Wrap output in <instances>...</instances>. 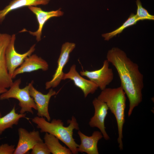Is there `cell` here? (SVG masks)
<instances>
[{
	"label": "cell",
	"instance_id": "1",
	"mask_svg": "<svg viewBox=\"0 0 154 154\" xmlns=\"http://www.w3.org/2000/svg\"><path fill=\"white\" fill-rule=\"evenodd\" d=\"M106 58L116 68L120 80V86L128 99V115L129 117L134 108L142 101L143 75L140 71L138 65L117 47H113L109 50Z\"/></svg>",
	"mask_w": 154,
	"mask_h": 154
},
{
	"label": "cell",
	"instance_id": "2",
	"mask_svg": "<svg viewBox=\"0 0 154 154\" xmlns=\"http://www.w3.org/2000/svg\"><path fill=\"white\" fill-rule=\"evenodd\" d=\"M32 121L37 125L41 132H46L54 135L65 144L72 153H78L79 145L76 142L73 136V130H79L78 124L75 117L72 116L71 120L67 121L69 124L67 127L64 126L63 122L60 119H53L49 122L43 117L37 116L33 118Z\"/></svg>",
	"mask_w": 154,
	"mask_h": 154
},
{
	"label": "cell",
	"instance_id": "3",
	"mask_svg": "<svg viewBox=\"0 0 154 154\" xmlns=\"http://www.w3.org/2000/svg\"><path fill=\"white\" fill-rule=\"evenodd\" d=\"M125 94L120 86L114 88H106L102 90L97 98L105 103L109 109L114 114L117 125L119 147L123 149L122 142L123 127L125 122V112L126 108V97Z\"/></svg>",
	"mask_w": 154,
	"mask_h": 154
},
{
	"label": "cell",
	"instance_id": "4",
	"mask_svg": "<svg viewBox=\"0 0 154 154\" xmlns=\"http://www.w3.org/2000/svg\"><path fill=\"white\" fill-rule=\"evenodd\" d=\"M21 82L20 78L13 82L10 89L1 94L0 100H3L10 98H14L19 101V105L21 108L20 113L23 114L26 112L33 114V109L37 110V108L33 98L29 94V88L31 82L23 88H20Z\"/></svg>",
	"mask_w": 154,
	"mask_h": 154
},
{
	"label": "cell",
	"instance_id": "5",
	"mask_svg": "<svg viewBox=\"0 0 154 154\" xmlns=\"http://www.w3.org/2000/svg\"><path fill=\"white\" fill-rule=\"evenodd\" d=\"M16 35L13 34L5 51L6 61L8 73L12 77L15 70L23 62L25 59L31 55L35 50V44L33 45L29 49L23 54L18 53L15 48Z\"/></svg>",
	"mask_w": 154,
	"mask_h": 154
},
{
	"label": "cell",
	"instance_id": "6",
	"mask_svg": "<svg viewBox=\"0 0 154 154\" xmlns=\"http://www.w3.org/2000/svg\"><path fill=\"white\" fill-rule=\"evenodd\" d=\"M109 63L107 59L105 60L100 69L91 71H81L80 72V75L87 77L102 90L105 89L114 79L113 71L112 68L109 67Z\"/></svg>",
	"mask_w": 154,
	"mask_h": 154
},
{
	"label": "cell",
	"instance_id": "7",
	"mask_svg": "<svg viewBox=\"0 0 154 154\" xmlns=\"http://www.w3.org/2000/svg\"><path fill=\"white\" fill-rule=\"evenodd\" d=\"M76 46L75 43L67 42L62 45L61 52L57 61V66L51 80L47 82L45 84V88L48 89L57 87L62 80L64 74V67L68 62L71 52Z\"/></svg>",
	"mask_w": 154,
	"mask_h": 154
},
{
	"label": "cell",
	"instance_id": "8",
	"mask_svg": "<svg viewBox=\"0 0 154 154\" xmlns=\"http://www.w3.org/2000/svg\"><path fill=\"white\" fill-rule=\"evenodd\" d=\"M11 37L7 33H0V89L10 88L13 82L8 73L5 57L6 50Z\"/></svg>",
	"mask_w": 154,
	"mask_h": 154
},
{
	"label": "cell",
	"instance_id": "9",
	"mask_svg": "<svg viewBox=\"0 0 154 154\" xmlns=\"http://www.w3.org/2000/svg\"><path fill=\"white\" fill-rule=\"evenodd\" d=\"M34 82H31L29 94L33 98L36 104L37 111V115L40 117H44L47 121H50L51 118L48 112V105L51 97L56 94V91L52 88L46 94H44L37 90L33 86Z\"/></svg>",
	"mask_w": 154,
	"mask_h": 154
},
{
	"label": "cell",
	"instance_id": "10",
	"mask_svg": "<svg viewBox=\"0 0 154 154\" xmlns=\"http://www.w3.org/2000/svg\"><path fill=\"white\" fill-rule=\"evenodd\" d=\"M19 140L13 154H25L31 150L37 143L42 141L39 132L33 130L29 131L25 129H18Z\"/></svg>",
	"mask_w": 154,
	"mask_h": 154
},
{
	"label": "cell",
	"instance_id": "11",
	"mask_svg": "<svg viewBox=\"0 0 154 154\" xmlns=\"http://www.w3.org/2000/svg\"><path fill=\"white\" fill-rule=\"evenodd\" d=\"M92 104L94 108V113L90 118L89 124L92 127L98 128L104 139L108 140L110 138L106 131L105 120L109 108L105 103L97 98H95L93 100Z\"/></svg>",
	"mask_w": 154,
	"mask_h": 154
},
{
	"label": "cell",
	"instance_id": "12",
	"mask_svg": "<svg viewBox=\"0 0 154 154\" xmlns=\"http://www.w3.org/2000/svg\"><path fill=\"white\" fill-rule=\"evenodd\" d=\"M67 79L73 82L75 85L82 90L85 98L90 94H94L98 88L96 84L89 80L82 77L77 71L75 64L71 66L67 73H64L62 80Z\"/></svg>",
	"mask_w": 154,
	"mask_h": 154
},
{
	"label": "cell",
	"instance_id": "13",
	"mask_svg": "<svg viewBox=\"0 0 154 154\" xmlns=\"http://www.w3.org/2000/svg\"><path fill=\"white\" fill-rule=\"evenodd\" d=\"M29 9L36 16L38 24V28L35 31H28L30 34L36 37L37 41L41 40V36L43 27L45 23L50 19L60 17L63 15L64 12L61 9L55 11H45L40 8L34 6L28 7Z\"/></svg>",
	"mask_w": 154,
	"mask_h": 154
},
{
	"label": "cell",
	"instance_id": "14",
	"mask_svg": "<svg viewBox=\"0 0 154 154\" xmlns=\"http://www.w3.org/2000/svg\"><path fill=\"white\" fill-rule=\"evenodd\" d=\"M47 62L38 56L36 54H33L25 58L20 66L14 71L12 76L13 79L19 74L30 72L40 69L46 71L48 69Z\"/></svg>",
	"mask_w": 154,
	"mask_h": 154
},
{
	"label": "cell",
	"instance_id": "15",
	"mask_svg": "<svg viewBox=\"0 0 154 154\" xmlns=\"http://www.w3.org/2000/svg\"><path fill=\"white\" fill-rule=\"evenodd\" d=\"M81 143L78 147V151L88 154H98V143L103 137L100 131H95L91 136H87L79 130L78 133Z\"/></svg>",
	"mask_w": 154,
	"mask_h": 154
},
{
	"label": "cell",
	"instance_id": "16",
	"mask_svg": "<svg viewBox=\"0 0 154 154\" xmlns=\"http://www.w3.org/2000/svg\"><path fill=\"white\" fill-rule=\"evenodd\" d=\"M50 0H13L3 9L0 10V23H2L6 15L11 11L25 7L38 5H46Z\"/></svg>",
	"mask_w": 154,
	"mask_h": 154
},
{
	"label": "cell",
	"instance_id": "17",
	"mask_svg": "<svg viewBox=\"0 0 154 154\" xmlns=\"http://www.w3.org/2000/svg\"><path fill=\"white\" fill-rule=\"evenodd\" d=\"M25 113L18 114L16 112L15 105L11 111L3 117H0V135L5 129L12 128L14 125L18 124L21 118L26 117Z\"/></svg>",
	"mask_w": 154,
	"mask_h": 154
},
{
	"label": "cell",
	"instance_id": "18",
	"mask_svg": "<svg viewBox=\"0 0 154 154\" xmlns=\"http://www.w3.org/2000/svg\"><path fill=\"white\" fill-rule=\"evenodd\" d=\"M44 139L50 153L53 154H71L72 152L69 148L62 146L59 139L54 135L45 133Z\"/></svg>",
	"mask_w": 154,
	"mask_h": 154
},
{
	"label": "cell",
	"instance_id": "19",
	"mask_svg": "<svg viewBox=\"0 0 154 154\" xmlns=\"http://www.w3.org/2000/svg\"><path fill=\"white\" fill-rule=\"evenodd\" d=\"M139 21L136 15L131 13L121 26L111 32L103 34L102 36L105 40L108 41L121 33L126 28L135 24Z\"/></svg>",
	"mask_w": 154,
	"mask_h": 154
},
{
	"label": "cell",
	"instance_id": "20",
	"mask_svg": "<svg viewBox=\"0 0 154 154\" xmlns=\"http://www.w3.org/2000/svg\"><path fill=\"white\" fill-rule=\"evenodd\" d=\"M136 2L137 9L135 15L139 21L154 20V16L150 14L147 10L142 6L140 0H136Z\"/></svg>",
	"mask_w": 154,
	"mask_h": 154
},
{
	"label": "cell",
	"instance_id": "21",
	"mask_svg": "<svg viewBox=\"0 0 154 154\" xmlns=\"http://www.w3.org/2000/svg\"><path fill=\"white\" fill-rule=\"evenodd\" d=\"M31 154H50L51 153L47 145L43 141L37 143L31 149Z\"/></svg>",
	"mask_w": 154,
	"mask_h": 154
},
{
	"label": "cell",
	"instance_id": "22",
	"mask_svg": "<svg viewBox=\"0 0 154 154\" xmlns=\"http://www.w3.org/2000/svg\"><path fill=\"white\" fill-rule=\"evenodd\" d=\"M15 149L14 145L2 144L0 145V154H13Z\"/></svg>",
	"mask_w": 154,
	"mask_h": 154
},
{
	"label": "cell",
	"instance_id": "23",
	"mask_svg": "<svg viewBox=\"0 0 154 154\" xmlns=\"http://www.w3.org/2000/svg\"><path fill=\"white\" fill-rule=\"evenodd\" d=\"M7 90V89H0V94H1L5 92H6ZM2 116V114L1 112H0V117Z\"/></svg>",
	"mask_w": 154,
	"mask_h": 154
},
{
	"label": "cell",
	"instance_id": "24",
	"mask_svg": "<svg viewBox=\"0 0 154 154\" xmlns=\"http://www.w3.org/2000/svg\"><path fill=\"white\" fill-rule=\"evenodd\" d=\"M1 138H0V140H1Z\"/></svg>",
	"mask_w": 154,
	"mask_h": 154
}]
</instances>
